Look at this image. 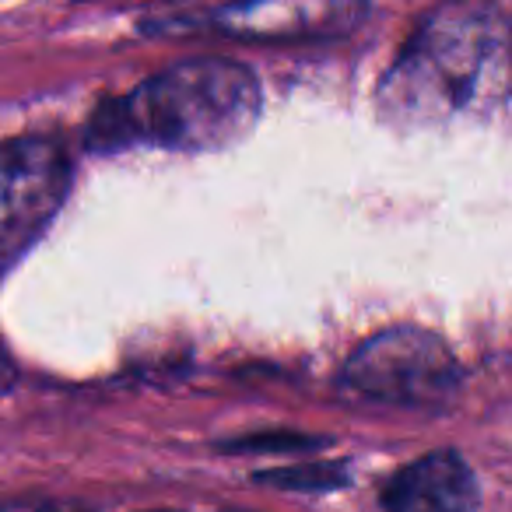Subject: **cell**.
I'll return each instance as SVG.
<instances>
[{"mask_svg": "<svg viewBox=\"0 0 512 512\" xmlns=\"http://www.w3.org/2000/svg\"><path fill=\"white\" fill-rule=\"evenodd\" d=\"M477 505V477L453 449L418 456L383 484L386 512H477Z\"/></svg>", "mask_w": 512, "mask_h": 512, "instance_id": "5b68a950", "label": "cell"}, {"mask_svg": "<svg viewBox=\"0 0 512 512\" xmlns=\"http://www.w3.org/2000/svg\"><path fill=\"white\" fill-rule=\"evenodd\" d=\"M365 15V8L351 4H267V8H221L200 15V22L214 32L242 39H313L341 36L351 22Z\"/></svg>", "mask_w": 512, "mask_h": 512, "instance_id": "8992f818", "label": "cell"}, {"mask_svg": "<svg viewBox=\"0 0 512 512\" xmlns=\"http://www.w3.org/2000/svg\"><path fill=\"white\" fill-rule=\"evenodd\" d=\"M460 383L453 351L421 327H390L355 348L344 365V386L355 397L397 407H428Z\"/></svg>", "mask_w": 512, "mask_h": 512, "instance_id": "3957f363", "label": "cell"}, {"mask_svg": "<svg viewBox=\"0 0 512 512\" xmlns=\"http://www.w3.org/2000/svg\"><path fill=\"white\" fill-rule=\"evenodd\" d=\"M509 29L502 8L446 4L418 25L379 85V109L397 127H439L502 99Z\"/></svg>", "mask_w": 512, "mask_h": 512, "instance_id": "6da1fadb", "label": "cell"}, {"mask_svg": "<svg viewBox=\"0 0 512 512\" xmlns=\"http://www.w3.org/2000/svg\"><path fill=\"white\" fill-rule=\"evenodd\" d=\"M0 512H85L74 502H53V498H25V502H4Z\"/></svg>", "mask_w": 512, "mask_h": 512, "instance_id": "52a82bcc", "label": "cell"}, {"mask_svg": "<svg viewBox=\"0 0 512 512\" xmlns=\"http://www.w3.org/2000/svg\"><path fill=\"white\" fill-rule=\"evenodd\" d=\"M260 120V81L246 64L193 57L165 67L95 113L88 144L99 151L151 144L169 151H221Z\"/></svg>", "mask_w": 512, "mask_h": 512, "instance_id": "7a4b0ae2", "label": "cell"}, {"mask_svg": "<svg viewBox=\"0 0 512 512\" xmlns=\"http://www.w3.org/2000/svg\"><path fill=\"white\" fill-rule=\"evenodd\" d=\"M71 165L60 144L18 137L0 144V278L22 260L60 211Z\"/></svg>", "mask_w": 512, "mask_h": 512, "instance_id": "277c9868", "label": "cell"}, {"mask_svg": "<svg viewBox=\"0 0 512 512\" xmlns=\"http://www.w3.org/2000/svg\"><path fill=\"white\" fill-rule=\"evenodd\" d=\"M15 386V362H11V355L4 351V344H0V397Z\"/></svg>", "mask_w": 512, "mask_h": 512, "instance_id": "ba28073f", "label": "cell"}]
</instances>
